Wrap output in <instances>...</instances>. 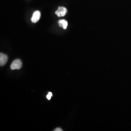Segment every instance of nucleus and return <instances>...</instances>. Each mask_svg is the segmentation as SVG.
Instances as JSON below:
<instances>
[{"instance_id": "f257e3e1", "label": "nucleus", "mask_w": 131, "mask_h": 131, "mask_svg": "<svg viewBox=\"0 0 131 131\" xmlns=\"http://www.w3.org/2000/svg\"><path fill=\"white\" fill-rule=\"evenodd\" d=\"M22 67V62L19 59H16L12 63L11 65V69L12 70H19Z\"/></svg>"}, {"instance_id": "f03ea898", "label": "nucleus", "mask_w": 131, "mask_h": 131, "mask_svg": "<svg viewBox=\"0 0 131 131\" xmlns=\"http://www.w3.org/2000/svg\"><path fill=\"white\" fill-rule=\"evenodd\" d=\"M67 13V9L65 7L63 6H59L58 8V9L56 11V14L58 17H64L66 15V14Z\"/></svg>"}, {"instance_id": "7ed1b4c3", "label": "nucleus", "mask_w": 131, "mask_h": 131, "mask_svg": "<svg viewBox=\"0 0 131 131\" xmlns=\"http://www.w3.org/2000/svg\"><path fill=\"white\" fill-rule=\"evenodd\" d=\"M41 17V13L39 11H36L33 14L31 21L33 23H36L39 20Z\"/></svg>"}, {"instance_id": "20e7f679", "label": "nucleus", "mask_w": 131, "mask_h": 131, "mask_svg": "<svg viewBox=\"0 0 131 131\" xmlns=\"http://www.w3.org/2000/svg\"><path fill=\"white\" fill-rule=\"evenodd\" d=\"M8 57L7 56L3 53H1L0 54V65L3 66L5 65L7 61Z\"/></svg>"}, {"instance_id": "39448f33", "label": "nucleus", "mask_w": 131, "mask_h": 131, "mask_svg": "<svg viewBox=\"0 0 131 131\" xmlns=\"http://www.w3.org/2000/svg\"><path fill=\"white\" fill-rule=\"evenodd\" d=\"M59 25L60 27H62L64 29H66L67 28L68 23L67 21H66L65 19H61L58 21Z\"/></svg>"}, {"instance_id": "423d86ee", "label": "nucleus", "mask_w": 131, "mask_h": 131, "mask_svg": "<svg viewBox=\"0 0 131 131\" xmlns=\"http://www.w3.org/2000/svg\"><path fill=\"white\" fill-rule=\"evenodd\" d=\"M52 96V92H49L48 94V95H47V98L49 100H51Z\"/></svg>"}, {"instance_id": "0eeeda50", "label": "nucleus", "mask_w": 131, "mask_h": 131, "mask_svg": "<svg viewBox=\"0 0 131 131\" xmlns=\"http://www.w3.org/2000/svg\"><path fill=\"white\" fill-rule=\"evenodd\" d=\"M63 130L61 129V128H56V130H54V131H62Z\"/></svg>"}]
</instances>
